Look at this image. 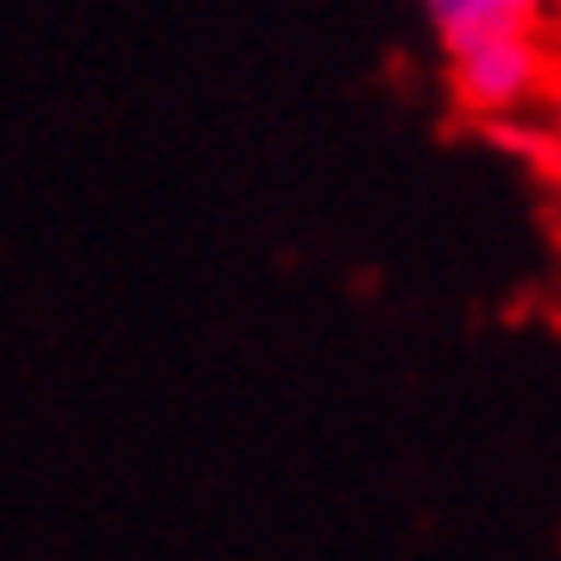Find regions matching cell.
<instances>
[{
  "label": "cell",
  "instance_id": "obj_1",
  "mask_svg": "<svg viewBox=\"0 0 561 561\" xmlns=\"http://www.w3.org/2000/svg\"><path fill=\"white\" fill-rule=\"evenodd\" d=\"M542 82V51H536L530 32H511V38H485L473 51L448 57V95L480 121L517 114Z\"/></svg>",
  "mask_w": 561,
  "mask_h": 561
},
{
  "label": "cell",
  "instance_id": "obj_2",
  "mask_svg": "<svg viewBox=\"0 0 561 561\" xmlns=\"http://www.w3.org/2000/svg\"><path fill=\"white\" fill-rule=\"evenodd\" d=\"M536 7L542 0H423L442 51H473L485 38H511V32H530L536 26Z\"/></svg>",
  "mask_w": 561,
  "mask_h": 561
}]
</instances>
